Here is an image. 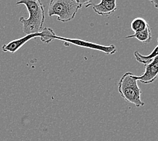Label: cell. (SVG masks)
Here are the masks:
<instances>
[{
    "instance_id": "obj_1",
    "label": "cell",
    "mask_w": 158,
    "mask_h": 141,
    "mask_svg": "<svg viewBox=\"0 0 158 141\" xmlns=\"http://www.w3.org/2000/svg\"><path fill=\"white\" fill-rule=\"evenodd\" d=\"M21 4L26 6L29 14L28 19L21 16L19 19L23 25V32L25 35L40 33L44 29L45 22L44 5L39 0H22L16 3L17 6Z\"/></svg>"
},
{
    "instance_id": "obj_2",
    "label": "cell",
    "mask_w": 158,
    "mask_h": 141,
    "mask_svg": "<svg viewBox=\"0 0 158 141\" xmlns=\"http://www.w3.org/2000/svg\"><path fill=\"white\" fill-rule=\"evenodd\" d=\"M93 4L91 1H77V0H52L48 7L49 17L57 16V20L62 23L69 22L74 19L79 9L82 6Z\"/></svg>"
},
{
    "instance_id": "obj_3",
    "label": "cell",
    "mask_w": 158,
    "mask_h": 141,
    "mask_svg": "<svg viewBox=\"0 0 158 141\" xmlns=\"http://www.w3.org/2000/svg\"><path fill=\"white\" fill-rule=\"evenodd\" d=\"M137 81L136 75L131 72H127L122 76L118 88L121 96L127 102L133 104L136 107H141L144 106L145 103L141 99L142 91Z\"/></svg>"
},
{
    "instance_id": "obj_4",
    "label": "cell",
    "mask_w": 158,
    "mask_h": 141,
    "mask_svg": "<svg viewBox=\"0 0 158 141\" xmlns=\"http://www.w3.org/2000/svg\"><path fill=\"white\" fill-rule=\"evenodd\" d=\"M55 39H59V40L63 41L68 43H72V44L77 46L79 47H83V48H90L93 50H98V51L104 52L105 54H107V55H109V54H114V53L116 52V46L113 44H111L110 46L99 45L95 43L81 40V39H73V38H66V37H60V36H57V35L55 36Z\"/></svg>"
},
{
    "instance_id": "obj_5",
    "label": "cell",
    "mask_w": 158,
    "mask_h": 141,
    "mask_svg": "<svg viewBox=\"0 0 158 141\" xmlns=\"http://www.w3.org/2000/svg\"><path fill=\"white\" fill-rule=\"evenodd\" d=\"M157 77L158 56L145 64V72L140 76H136V79L142 84H149L155 81Z\"/></svg>"
},
{
    "instance_id": "obj_6",
    "label": "cell",
    "mask_w": 158,
    "mask_h": 141,
    "mask_svg": "<svg viewBox=\"0 0 158 141\" xmlns=\"http://www.w3.org/2000/svg\"><path fill=\"white\" fill-rule=\"evenodd\" d=\"M41 33H38L35 34H31V35H27L24 36V37L19 38L16 39H14V40L10 42L9 43L4 44L2 46V50L3 52H9L10 53H15L17 52L20 48L28 42L30 41L31 39H35L37 37H40Z\"/></svg>"
},
{
    "instance_id": "obj_7",
    "label": "cell",
    "mask_w": 158,
    "mask_h": 141,
    "mask_svg": "<svg viewBox=\"0 0 158 141\" xmlns=\"http://www.w3.org/2000/svg\"><path fill=\"white\" fill-rule=\"evenodd\" d=\"M94 12L100 16H109L117 9L116 0H102L98 4L93 3Z\"/></svg>"
},
{
    "instance_id": "obj_8",
    "label": "cell",
    "mask_w": 158,
    "mask_h": 141,
    "mask_svg": "<svg viewBox=\"0 0 158 141\" xmlns=\"http://www.w3.org/2000/svg\"><path fill=\"white\" fill-rule=\"evenodd\" d=\"M130 38H136L138 39L139 41L143 43H149L152 40V29L149 27V25L147 27L145 30L135 33L133 35H128L126 37V39H130Z\"/></svg>"
},
{
    "instance_id": "obj_9",
    "label": "cell",
    "mask_w": 158,
    "mask_h": 141,
    "mask_svg": "<svg viewBox=\"0 0 158 141\" xmlns=\"http://www.w3.org/2000/svg\"><path fill=\"white\" fill-rule=\"evenodd\" d=\"M157 43H158V38H157ZM134 56L135 57V59L136 60V61H138L139 63H143L144 64L148 63L153 59L158 56V43L156 48L153 49V51L149 54H148V55L147 56L142 55V54H140L138 51H135L134 52Z\"/></svg>"
},
{
    "instance_id": "obj_10",
    "label": "cell",
    "mask_w": 158,
    "mask_h": 141,
    "mask_svg": "<svg viewBox=\"0 0 158 141\" xmlns=\"http://www.w3.org/2000/svg\"><path fill=\"white\" fill-rule=\"evenodd\" d=\"M149 26V24L147 22L142 19V18H136L133 20L131 22V27L132 31L135 33L139 32L145 30V29Z\"/></svg>"
},
{
    "instance_id": "obj_11",
    "label": "cell",
    "mask_w": 158,
    "mask_h": 141,
    "mask_svg": "<svg viewBox=\"0 0 158 141\" xmlns=\"http://www.w3.org/2000/svg\"><path fill=\"white\" fill-rule=\"evenodd\" d=\"M41 36L40 39L41 42L45 43H49L52 42L53 39H55V36L56 35L55 32L52 29L45 27L43 29V30L40 32Z\"/></svg>"
},
{
    "instance_id": "obj_12",
    "label": "cell",
    "mask_w": 158,
    "mask_h": 141,
    "mask_svg": "<svg viewBox=\"0 0 158 141\" xmlns=\"http://www.w3.org/2000/svg\"><path fill=\"white\" fill-rule=\"evenodd\" d=\"M151 2L153 3L156 8H158V0H153V1H151Z\"/></svg>"
}]
</instances>
